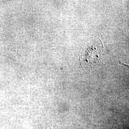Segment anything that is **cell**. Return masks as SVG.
I'll return each instance as SVG.
<instances>
[{
  "label": "cell",
  "mask_w": 129,
  "mask_h": 129,
  "mask_svg": "<svg viewBox=\"0 0 129 129\" xmlns=\"http://www.w3.org/2000/svg\"><path fill=\"white\" fill-rule=\"evenodd\" d=\"M103 47L101 40L97 37H91L86 42L79 56L81 67L84 68L99 66L103 62Z\"/></svg>",
  "instance_id": "cell-1"
},
{
  "label": "cell",
  "mask_w": 129,
  "mask_h": 129,
  "mask_svg": "<svg viewBox=\"0 0 129 129\" xmlns=\"http://www.w3.org/2000/svg\"><path fill=\"white\" fill-rule=\"evenodd\" d=\"M52 122H49L46 125V129H52Z\"/></svg>",
  "instance_id": "cell-2"
},
{
  "label": "cell",
  "mask_w": 129,
  "mask_h": 129,
  "mask_svg": "<svg viewBox=\"0 0 129 129\" xmlns=\"http://www.w3.org/2000/svg\"><path fill=\"white\" fill-rule=\"evenodd\" d=\"M119 64H122V65H123L124 67H126V68H127L129 69V66H128L127 64H125L124 63H123V62H119Z\"/></svg>",
  "instance_id": "cell-3"
}]
</instances>
